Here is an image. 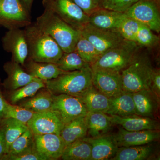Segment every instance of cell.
I'll list each match as a JSON object with an SVG mask.
<instances>
[{
  "instance_id": "484cf974",
  "label": "cell",
  "mask_w": 160,
  "mask_h": 160,
  "mask_svg": "<svg viewBox=\"0 0 160 160\" xmlns=\"http://www.w3.org/2000/svg\"><path fill=\"white\" fill-rule=\"evenodd\" d=\"M151 143L140 146L119 147L112 160H145L149 159L154 153Z\"/></svg>"
},
{
  "instance_id": "7c38bea8",
  "label": "cell",
  "mask_w": 160,
  "mask_h": 160,
  "mask_svg": "<svg viewBox=\"0 0 160 160\" xmlns=\"http://www.w3.org/2000/svg\"><path fill=\"white\" fill-rule=\"evenodd\" d=\"M34 149L44 160L61 158L66 145L60 135L49 133L34 135Z\"/></svg>"
},
{
  "instance_id": "6da1fadb",
  "label": "cell",
  "mask_w": 160,
  "mask_h": 160,
  "mask_svg": "<svg viewBox=\"0 0 160 160\" xmlns=\"http://www.w3.org/2000/svg\"><path fill=\"white\" fill-rule=\"evenodd\" d=\"M28 48V58L39 62L55 63L64 52L49 35L41 30L35 24L25 27Z\"/></svg>"
},
{
  "instance_id": "f6af8a7d",
  "label": "cell",
  "mask_w": 160,
  "mask_h": 160,
  "mask_svg": "<svg viewBox=\"0 0 160 160\" xmlns=\"http://www.w3.org/2000/svg\"><path fill=\"white\" fill-rule=\"evenodd\" d=\"M0 1H1V0H0Z\"/></svg>"
},
{
  "instance_id": "3957f363",
  "label": "cell",
  "mask_w": 160,
  "mask_h": 160,
  "mask_svg": "<svg viewBox=\"0 0 160 160\" xmlns=\"http://www.w3.org/2000/svg\"><path fill=\"white\" fill-rule=\"evenodd\" d=\"M90 66L67 72L52 79L44 81L46 87L53 94H66L80 97L92 86Z\"/></svg>"
},
{
  "instance_id": "ac0fdd59",
  "label": "cell",
  "mask_w": 160,
  "mask_h": 160,
  "mask_svg": "<svg viewBox=\"0 0 160 160\" xmlns=\"http://www.w3.org/2000/svg\"><path fill=\"white\" fill-rule=\"evenodd\" d=\"M113 126L117 125L128 131L159 130V123L157 120L138 115L125 117L110 116Z\"/></svg>"
},
{
  "instance_id": "8d00e7d4",
  "label": "cell",
  "mask_w": 160,
  "mask_h": 160,
  "mask_svg": "<svg viewBox=\"0 0 160 160\" xmlns=\"http://www.w3.org/2000/svg\"><path fill=\"white\" fill-rule=\"evenodd\" d=\"M139 0H103L100 8L124 13Z\"/></svg>"
},
{
  "instance_id": "9c48e42d",
  "label": "cell",
  "mask_w": 160,
  "mask_h": 160,
  "mask_svg": "<svg viewBox=\"0 0 160 160\" xmlns=\"http://www.w3.org/2000/svg\"><path fill=\"white\" fill-rule=\"evenodd\" d=\"M80 32L94 46L101 55L125 40L117 30L100 29L89 24Z\"/></svg>"
},
{
  "instance_id": "ba28073f",
  "label": "cell",
  "mask_w": 160,
  "mask_h": 160,
  "mask_svg": "<svg viewBox=\"0 0 160 160\" xmlns=\"http://www.w3.org/2000/svg\"><path fill=\"white\" fill-rule=\"evenodd\" d=\"M125 14L148 26L152 31L159 33V0H139Z\"/></svg>"
},
{
  "instance_id": "7a4b0ae2",
  "label": "cell",
  "mask_w": 160,
  "mask_h": 160,
  "mask_svg": "<svg viewBox=\"0 0 160 160\" xmlns=\"http://www.w3.org/2000/svg\"><path fill=\"white\" fill-rule=\"evenodd\" d=\"M36 25L49 35L65 52L74 51L81 36L76 30L51 12L45 10L37 18Z\"/></svg>"
},
{
  "instance_id": "ee69618b",
  "label": "cell",
  "mask_w": 160,
  "mask_h": 160,
  "mask_svg": "<svg viewBox=\"0 0 160 160\" xmlns=\"http://www.w3.org/2000/svg\"><path fill=\"white\" fill-rule=\"evenodd\" d=\"M103 1V0H94L95 2L97 4L99 7L100 5H101V3H102Z\"/></svg>"
},
{
  "instance_id": "d6a6232c",
  "label": "cell",
  "mask_w": 160,
  "mask_h": 160,
  "mask_svg": "<svg viewBox=\"0 0 160 160\" xmlns=\"http://www.w3.org/2000/svg\"><path fill=\"white\" fill-rule=\"evenodd\" d=\"M33 135L29 128L12 143L7 154H20L34 149Z\"/></svg>"
},
{
  "instance_id": "b9f144b4",
  "label": "cell",
  "mask_w": 160,
  "mask_h": 160,
  "mask_svg": "<svg viewBox=\"0 0 160 160\" xmlns=\"http://www.w3.org/2000/svg\"><path fill=\"white\" fill-rule=\"evenodd\" d=\"M6 102L7 101L4 99L0 92V123L4 119V111L6 108Z\"/></svg>"
},
{
  "instance_id": "8992f818",
  "label": "cell",
  "mask_w": 160,
  "mask_h": 160,
  "mask_svg": "<svg viewBox=\"0 0 160 160\" xmlns=\"http://www.w3.org/2000/svg\"><path fill=\"white\" fill-rule=\"evenodd\" d=\"M45 10L51 12L76 30L89 24V16L71 0H43Z\"/></svg>"
},
{
  "instance_id": "52a82bcc",
  "label": "cell",
  "mask_w": 160,
  "mask_h": 160,
  "mask_svg": "<svg viewBox=\"0 0 160 160\" xmlns=\"http://www.w3.org/2000/svg\"><path fill=\"white\" fill-rule=\"evenodd\" d=\"M31 24L29 12L21 0L0 1V25L10 30L21 29Z\"/></svg>"
},
{
  "instance_id": "44dd1931",
  "label": "cell",
  "mask_w": 160,
  "mask_h": 160,
  "mask_svg": "<svg viewBox=\"0 0 160 160\" xmlns=\"http://www.w3.org/2000/svg\"><path fill=\"white\" fill-rule=\"evenodd\" d=\"M85 119L88 137H98L107 134L113 126L110 116L104 112H88Z\"/></svg>"
},
{
  "instance_id": "277c9868",
  "label": "cell",
  "mask_w": 160,
  "mask_h": 160,
  "mask_svg": "<svg viewBox=\"0 0 160 160\" xmlns=\"http://www.w3.org/2000/svg\"><path fill=\"white\" fill-rule=\"evenodd\" d=\"M154 68L147 55L138 53L130 64L121 72L124 91L133 92L151 89V77Z\"/></svg>"
},
{
  "instance_id": "5b68a950",
  "label": "cell",
  "mask_w": 160,
  "mask_h": 160,
  "mask_svg": "<svg viewBox=\"0 0 160 160\" xmlns=\"http://www.w3.org/2000/svg\"><path fill=\"white\" fill-rule=\"evenodd\" d=\"M135 42L124 40L117 46L105 52L90 66L92 69H100L121 72L130 64L137 52Z\"/></svg>"
},
{
  "instance_id": "60d3db41",
  "label": "cell",
  "mask_w": 160,
  "mask_h": 160,
  "mask_svg": "<svg viewBox=\"0 0 160 160\" xmlns=\"http://www.w3.org/2000/svg\"><path fill=\"white\" fill-rule=\"evenodd\" d=\"M6 154V142L2 129L0 127V160Z\"/></svg>"
},
{
  "instance_id": "2e32d148",
  "label": "cell",
  "mask_w": 160,
  "mask_h": 160,
  "mask_svg": "<svg viewBox=\"0 0 160 160\" xmlns=\"http://www.w3.org/2000/svg\"><path fill=\"white\" fill-rule=\"evenodd\" d=\"M84 139L91 146L90 160H111L119 148L113 134L107 133L98 137H86Z\"/></svg>"
},
{
  "instance_id": "ab89813d",
  "label": "cell",
  "mask_w": 160,
  "mask_h": 160,
  "mask_svg": "<svg viewBox=\"0 0 160 160\" xmlns=\"http://www.w3.org/2000/svg\"><path fill=\"white\" fill-rule=\"evenodd\" d=\"M151 89L157 95L160 97V70L153 69L151 77Z\"/></svg>"
},
{
  "instance_id": "d4e9b609",
  "label": "cell",
  "mask_w": 160,
  "mask_h": 160,
  "mask_svg": "<svg viewBox=\"0 0 160 160\" xmlns=\"http://www.w3.org/2000/svg\"><path fill=\"white\" fill-rule=\"evenodd\" d=\"M60 136L66 146L87 136V127L85 116L80 117L64 125Z\"/></svg>"
},
{
  "instance_id": "7402d4cb",
  "label": "cell",
  "mask_w": 160,
  "mask_h": 160,
  "mask_svg": "<svg viewBox=\"0 0 160 160\" xmlns=\"http://www.w3.org/2000/svg\"><path fill=\"white\" fill-rule=\"evenodd\" d=\"M27 72L44 81L55 78L67 72L63 71L55 63L39 62L27 58L25 65Z\"/></svg>"
},
{
  "instance_id": "7bdbcfd3",
  "label": "cell",
  "mask_w": 160,
  "mask_h": 160,
  "mask_svg": "<svg viewBox=\"0 0 160 160\" xmlns=\"http://www.w3.org/2000/svg\"><path fill=\"white\" fill-rule=\"evenodd\" d=\"M23 6L28 11H30L33 0H22Z\"/></svg>"
},
{
  "instance_id": "cb8c5ba5",
  "label": "cell",
  "mask_w": 160,
  "mask_h": 160,
  "mask_svg": "<svg viewBox=\"0 0 160 160\" xmlns=\"http://www.w3.org/2000/svg\"><path fill=\"white\" fill-rule=\"evenodd\" d=\"M79 98L88 112L106 113L109 109V98L100 92L93 85Z\"/></svg>"
},
{
  "instance_id": "e575fe53",
  "label": "cell",
  "mask_w": 160,
  "mask_h": 160,
  "mask_svg": "<svg viewBox=\"0 0 160 160\" xmlns=\"http://www.w3.org/2000/svg\"><path fill=\"white\" fill-rule=\"evenodd\" d=\"M141 24L134 19L126 16L117 30L124 39L136 42L137 35Z\"/></svg>"
},
{
  "instance_id": "f546056e",
  "label": "cell",
  "mask_w": 160,
  "mask_h": 160,
  "mask_svg": "<svg viewBox=\"0 0 160 160\" xmlns=\"http://www.w3.org/2000/svg\"><path fill=\"white\" fill-rule=\"evenodd\" d=\"M45 87L46 85L44 81L37 78L25 86L12 90L9 96V100L12 104H15L26 98L32 97L39 90Z\"/></svg>"
},
{
  "instance_id": "74e56055",
  "label": "cell",
  "mask_w": 160,
  "mask_h": 160,
  "mask_svg": "<svg viewBox=\"0 0 160 160\" xmlns=\"http://www.w3.org/2000/svg\"><path fill=\"white\" fill-rule=\"evenodd\" d=\"M2 160H44L34 149L30 151L16 155L6 154Z\"/></svg>"
},
{
  "instance_id": "f35d334b",
  "label": "cell",
  "mask_w": 160,
  "mask_h": 160,
  "mask_svg": "<svg viewBox=\"0 0 160 160\" xmlns=\"http://www.w3.org/2000/svg\"><path fill=\"white\" fill-rule=\"evenodd\" d=\"M77 5L86 14L90 15L100 7L95 2L94 0H71Z\"/></svg>"
},
{
  "instance_id": "603a6c76",
  "label": "cell",
  "mask_w": 160,
  "mask_h": 160,
  "mask_svg": "<svg viewBox=\"0 0 160 160\" xmlns=\"http://www.w3.org/2000/svg\"><path fill=\"white\" fill-rule=\"evenodd\" d=\"M21 66L13 60L5 65V69L8 74L5 83L11 90L18 89L37 78L24 71Z\"/></svg>"
},
{
  "instance_id": "5bb4252c",
  "label": "cell",
  "mask_w": 160,
  "mask_h": 160,
  "mask_svg": "<svg viewBox=\"0 0 160 160\" xmlns=\"http://www.w3.org/2000/svg\"><path fill=\"white\" fill-rule=\"evenodd\" d=\"M3 46L12 54V60L24 66L28 57V48L24 29H12L3 38Z\"/></svg>"
},
{
  "instance_id": "4316f807",
  "label": "cell",
  "mask_w": 160,
  "mask_h": 160,
  "mask_svg": "<svg viewBox=\"0 0 160 160\" xmlns=\"http://www.w3.org/2000/svg\"><path fill=\"white\" fill-rule=\"evenodd\" d=\"M53 94L49 89H44L31 98L21 103L20 106L33 111L35 113L52 110Z\"/></svg>"
},
{
  "instance_id": "836d02e7",
  "label": "cell",
  "mask_w": 160,
  "mask_h": 160,
  "mask_svg": "<svg viewBox=\"0 0 160 160\" xmlns=\"http://www.w3.org/2000/svg\"><path fill=\"white\" fill-rule=\"evenodd\" d=\"M35 112L21 106H15L7 102L4 111V118H12L27 125Z\"/></svg>"
},
{
  "instance_id": "ffe728a7",
  "label": "cell",
  "mask_w": 160,
  "mask_h": 160,
  "mask_svg": "<svg viewBox=\"0 0 160 160\" xmlns=\"http://www.w3.org/2000/svg\"><path fill=\"white\" fill-rule=\"evenodd\" d=\"M109 107L106 114L110 116L125 117L136 114L132 93L122 90L109 98Z\"/></svg>"
},
{
  "instance_id": "9a60e30c",
  "label": "cell",
  "mask_w": 160,
  "mask_h": 160,
  "mask_svg": "<svg viewBox=\"0 0 160 160\" xmlns=\"http://www.w3.org/2000/svg\"><path fill=\"white\" fill-rule=\"evenodd\" d=\"M118 147L140 146L156 142L159 140V130L128 131L120 127L113 134Z\"/></svg>"
},
{
  "instance_id": "f1b7e54d",
  "label": "cell",
  "mask_w": 160,
  "mask_h": 160,
  "mask_svg": "<svg viewBox=\"0 0 160 160\" xmlns=\"http://www.w3.org/2000/svg\"><path fill=\"white\" fill-rule=\"evenodd\" d=\"M91 157V145L84 138L66 146L61 158L64 160H90Z\"/></svg>"
},
{
  "instance_id": "1f68e13d",
  "label": "cell",
  "mask_w": 160,
  "mask_h": 160,
  "mask_svg": "<svg viewBox=\"0 0 160 160\" xmlns=\"http://www.w3.org/2000/svg\"><path fill=\"white\" fill-rule=\"evenodd\" d=\"M74 51L90 66L93 64L101 55L94 46L82 35L77 43Z\"/></svg>"
},
{
  "instance_id": "8fae6325",
  "label": "cell",
  "mask_w": 160,
  "mask_h": 160,
  "mask_svg": "<svg viewBox=\"0 0 160 160\" xmlns=\"http://www.w3.org/2000/svg\"><path fill=\"white\" fill-rule=\"evenodd\" d=\"M64 124L59 114L53 110L35 113L27 123L33 135H60Z\"/></svg>"
},
{
  "instance_id": "d590c367",
  "label": "cell",
  "mask_w": 160,
  "mask_h": 160,
  "mask_svg": "<svg viewBox=\"0 0 160 160\" xmlns=\"http://www.w3.org/2000/svg\"><path fill=\"white\" fill-rule=\"evenodd\" d=\"M148 26L141 24L136 37L138 45L148 48H153L158 45L160 38L154 34Z\"/></svg>"
},
{
  "instance_id": "83f0119b",
  "label": "cell",
  "mask_w": 160,
  "mask_h": 160,
  "mask_svg": "<svg viewBox=\"0 0 160 160\" xmlns=\"http://www.w3.org/2000/svg\"><path fill=\"white\" fill-rule=\"evenodd\" d=\"M0 124V127L4 133L7 154L12 143L29 129V127L26 124L12 118L3 119Z\"/></svg>"
},
{
  "instance_id": "e0dca14e",
  "label": "cell",
  "mask_w": 160,
  "mask_h": 160,
  "mask_svg": "<svg viewBox=\"0 0 160 160\" xmlns=\"http://www.w3.org/2000/svg\"><path fill=\"white\" fill-rule=\"evenodd\" d=\"M132 96L136 114L155 119L159 107L160 98L151 89L133 92Z\"/></svg>"
},
{
  "instance_id": "4dcf8cb0",
  "label": "cell",
  "mask_w": 160,
  "mask_h": 160,
  "mask_svg": "<svg viewBox=\"0 0 160 160\" xmlns=\"http://www.w3.org/2000/svg\"><path fill=\"white\" fill-rule=\"evenodd\" d=\"M56 64L60 69L65 72L80 70L90 66L75 51L64 52Z\"/></svg>"
},
{
  "instance_id": "d6986e66",
  "label": "cell",
  "mask_w": 160,
  "mask_h": 160,
  "mask_svg": "<svg viewBox=\"0 0 160 160\" xmlns=\"http://www.w3.org/2000/svg\"><path fill=\"white\" fill-rule=\"evenodd\" d=\"M126 17L125 13L100 8L89 16V24L100 29L117 30Z\"/></svg>"
},
{
  "instance_id": "30bf717a",
  "label": "cell",
  "mask_w": 160,
  "mask_h": 160,
  "mask_svg": "<svg viewBox=\"0 0 160 160\" xmlns=\"http://www.w3.org/2000/svg\"><path fill=\"white\" fill-rule=\"evenodd\" d=\"M52 110L57 112L65 124L88 112L79 97L66 94L53 95Z\"/></svg>"
},
{
  "instance_id": "4fadbf2b",
  "label": "cell",
  "mask_w": 160,
  "mask_h": 160,
  "mask_svg": "<svg viewBox=\"0 0 160 160\" xmlns=\"http://www.w3.org/2000/svg\"><path fill=\"white\" fill-rule=\"evenodd\" d=\"M92 70V85L100 92L110 98L122 91L121 72L100 69Z\"/></svg>"
}]
</instances>
